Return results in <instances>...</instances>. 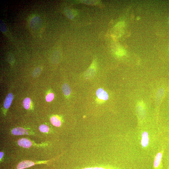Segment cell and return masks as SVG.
I'll return each instance as SVG.
<instances>
[{
  "mask_svg": "<svg viewBox=\"0 0 169 169\" xmlns=\"http://www.w3.org/2000/svg\"><path fill=\"white\" fill-rule=\"evenodd\" d=\"M53 160H47L37 161L24 160L20 161L18 164L13 165L9 169H26L33 166L36 165L45 164L50 165L53 162Z\"/></svg>",
  "mask_w": 169,
  "mask_h": 169,
  "instance_id": "cell-1",
  "label": "cell"
},
{
  "mask_svg": "<svg viewBox=\"0 0 169 169\" xmlns=\"http://www.w3.org/2000/svg\"><path fill=\"white\" fill-rule=\"evenodd\" d=\"M42 24L41 18L38 16L33 17L30 22V26L32 28L35 30H37L41 27Z\"/></svg>",
  "mask_w": 169,
  "mask_h": 169,
  "instance_id": "cell-2",
  "label": "cell"
},
{
  "mask_svg": "<svg viewBox=\"0 0 169 169\" xmlns=\"http://www.w3.org/2000/svg\"><path fill=\"white\" fill-rule=\"evenodd\" d=\"M18 145L25 148H28L31 147L33 143L28 139L26 138H22L18 141Z\"/></svg>",
  "mask_w": 169,
  "mask_h": 169,
  "instance_id": "cell-3",
  "label": "cell"
},
{
  "mask_svg": "<svg viewBox=\"0 0 169 169\" xmlns=\"http://www.w3.org/2000/svg\"><path fill=\"white\" fill-rule=\"evenodd\" d=\"M97 97L98 99L103 101H107L109 99V95L102 88L98 89L96 92Z\"/></svg>",
  "mask_w": 169,
  "mask_h": 169,
  "instance_id": "cell-4",
  "label": "cell"
},
{
  "mask_svg": "<svg viewBox=\"0 0 169 169\" xmlns=\"http://www.w3.org/2000/svg\"><path fill=\"white\" fill-rule=\"evenodd\" d=\"M149 141L148 133L146 131L143 132L142 135V139L141 140V145L143 148L148 145Z\"/></svg>",
  "mask_w": 169,
  "mask_h": 169,
  "instance_id": "cell-5",
  "label": "cell"
},
{
  "mask_svg": "<svg viewBox=\"0 0 169 169\" xmlns=\"http://www.w3.org/2000/svg\"><path fill=\"white\" fill-rule=\"evenodd\" d=\"M11 133L13 135L16 136L28 134V133L26 132V129L21 127H17L14 128L12 130Z\"/></svg>",
  "mask_w": 169,
  "mask_h": 169,
  "instance_id": "cell-6",
  "label": "cell"
},
{
  "mask_svg": "<svg viewBox=\"0 0 169 169\" xmlns=\"http://www.w3.org/2000/svg\"><path fill=\"white\" fill-rule=\"evenodd\" d=\"M13 99V94L12 93H9L5 98L4 106L6 109H8L10 107Z\"/></svg>",
  "mask_w": 169,
  "mask_h": 169,
  "instance_id": "cell-7",
  "label": "cell"
},
{
  "mask_svg": "<svg viewBox=\"0 0 169 169\" xmlns=\"http://www.w3.org/2000/svg\"><path fill=\"white\" fill-rule=\"evenodd\" d=\"M138 105L137 107L138 114L140 118L143 119L145 118L146 115L145 110L144 109L143 106L141 104Z\"/></svg>",
  "mask_w": 169,
  "mask_h": 169,
  "instance_id": "cell-8",
  "label": "cell"
},
{
  "mask_svg": "<svg viewBox=\"0 0 169 169\" xmlns=\"http://www.w3.org/2000/svg\"><path fill=\"white\" fill-rule=\"evenodd\" d=\"M162 158V154L161 153H157L155 156L154 162V167L155 168H157L161 163Z\"/></svg>",
  "mask_w": 169,
  "mask_h": 169,
  "instance_id": "cell-9",
  "label": "cell"
},
{
  "mask_svg": "<svg viewBox=\"0 0 169 169\" xmlns=\"http://www.w3.org/2000/svg\"><path fill=\"white\" fill-rule=\"evenodd\" d=\"M51 123L55 126L59 127L61 124V121L59 118L56 116L52 117L51 119Z\"/></svg>",
  "mask_w": 169,
  "mask_h": 169,
  "instance_id": "cell-10",
  "label": "cell"
},
{
  "mask_svg": "<svg viewBox=\"0 0 169 169\" xmlns=\"http://www.w3.org/2000/svg\"><path fill=\"white\" fill-rule=\"evenodd\" d=\"M62 90L64 94L66 96H69L71 93V89L69 85L67 84H63Z\"/></svg>",
  "mask_w": 169,
  "mask_h": 169,
  "instance_id": "cell-11",
  "label": "cell"
},
{
  "mask_svg": "<svg viewBox=\"0 0 169 169\" xmlns=\"http://www.w3.org/2000/svg\"><path fill=\"white\" fill-rule=\"evenodd\" d=\"M31 100L29 98L27 97L24 99L23 101L24 107L25 109H28L30 107Z\"/></svg>",
  "mask_w": 169,
  "mask_h": 169,
  "instance_id": "cell-12",
  "label": "cell"
},
{
  "mask_svg": "<svg viewBox=\"0 0 169 169\" xmlns=\"http://www.w3.org/2000/svg\"><path fill=\"white\" fill-rule=\"evenodd\" d=\"M40 131L42 133H47L49 132V128L47 125L42 124L39 128Z\"/></svg>",
  "mask_w": 169,
  "mask_h": 169,
  "instance_id": "cell-13",
  "label": "cell"
},
{
  "mask_svg": "<svg viewBox=\"0 0 169 169\" xmlns=\"http://www.w3.org/2000/svg\"><path fill=\"white\" fill-rule=\"evenodd\" d=\"M41 69L40 67H37L34 70L32 73V76L34 77L38 76L41 72Z\"/></svg>",
  "mask_w": 169,
  "mask_h": 169,
  "instance_id": "cell-14",
  "label": "cell"
},
{
  "mask_svg": "<svg viewBox=\"0 0 169 169\" xmlns=\"http://www.w3.org/2000/svg\"><path fill=\"white\" fill-rule=\"evenodd\" d=\"M0 29L1 31L5 33L7 31V27L5 23L3 21L1 20L0 22Z\"/></svg>",
  "mask_w": 169,
  "mask_h": 169,
  "instance_id": "cell-15",
  "label": "cell"
},
{
  "mask_svg": "<svg viewBox=\"0 0 169 169\" xmlns=\"http://www.w3.org/2000/svg\"><path fill=\"white\" fill-rule=\"evenodd\" d=\"M54 98V95L53 93H50L47 95L46 97V100L48 102H50L53 101Z\"/></svg>",
  "mask_w": 169,
  "mask_h": 169,
  "instance_id": "cell-16",
  "label": "cell"
},
{
  "mask_svg": "<svg viewBox=\"0 0 169 169\" xmlns=\"http://www.w3.org/2000/svg\"><path fill=\"white\" fill-rule=\"evenodd\" d=\"M164 90L163 89L161 88L160 89L158 92V95L157 96V99L159 100H161L164 94Z\"/></svg>",
  "mask_w": 169,
  "mask_h": 169,
  "instance_id": "cell-17",
  "label": "cell"
},
{
  "mask_svg": "<svg viewBox=\"0 0 169 169\" xmlns=\"http://www.w3.org/2000/svg\"><path fill=\"white\" fill-rule=\"evenodd\" d=\"M124 54V51L122 50H120L117 52L116 54L119 56H122Z\"/></svg>",
  "mask_w": 169,
  "mask_h": 169,
  "instance_id": "cell-18",
  "label": "cell"
},
{
  "mask_svg": "<svg viewBox=\"0 0 169 169\" xmlns=\"http://www.w3.org/2000/svg\"><path fill=\"white\" fill-rule=\"evenodd\" d=\"M31 168V169H32V167H30ZM26 169H30L29 168H27ZM34 169H50L49 168H45V167H43V168H34Z\"/></svg>",
  "mask_w": 169,
  "mask_h": 169,
  "instance_id": "cell-19",
  "label": "cell"
},
{
  "mask_svg": "<svg viewBox=\"0 0 169 169\" xmlns=\"http://www.w3.org/2000/svg\"><path fill=\"white\" fill-rule=\"evenodd\" d=\"M4 155V153L3 152H1L0 153V160H1H1L3 156Z\"/></svg>",
  "mask_w": 169,
  "mask_h": 169,
  "instance_id": "cell-20",
  "label": "cell"
},
{
  "mask_svg": "<svg viewBox=\"0 0 169 169\" xmlns=\"http://www.w3.org/2000/svg\"><path fill=\"white\" fill-rule=\"evenodd\" d=\"M94 169H105L102 168H95Z\"/></svg>",
  "mask_w": 169,
  "mask_h": 169,
  "instance_id": "cell-21",
  "label": "cell"
},
{
  "mask_svg": "<svg viewBox=\"0 0 169 169\" xmlns=\"http://www.w3.org/2000/svg\"><path fill=\"white\" fill-rule=\"evenodd\" d=\"M91 169L90 168H86V169Z\"/></svg>",
  "mask_w": 169,
  "mask_h": 169,
  "instance_id": "cell-22",
  "label": "cell"
}]
</instances>
